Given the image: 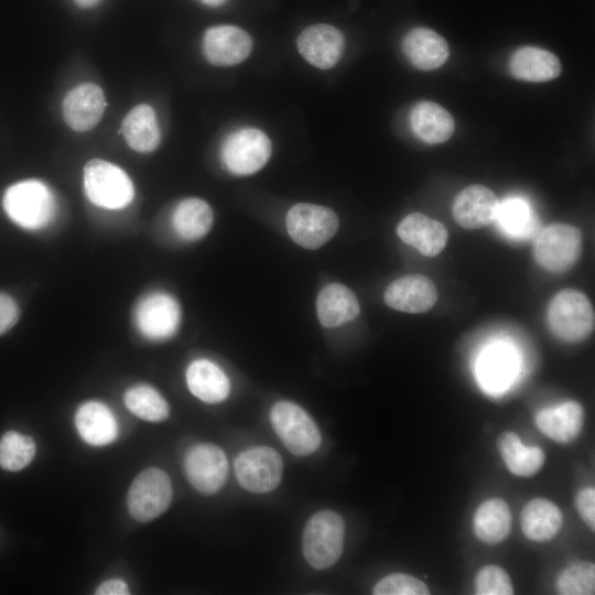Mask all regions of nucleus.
<instances>
[{
    "mask_svg": "<svg viewBox=\"0 0 595 595\" xmlns=\"http://www.w3.org/2000/svg\"><path fill=\"white\" fill-rule=\"evenodd\" d=\"M83 181L88 199L96 206L121 209L133 199L134 188L128 174L105 160L88 161L84 167Z\"/></svg>",
    "mask_w": 595,
    "mask_h": 595,
    "instance_id": "obj_4",
    "label": "nucleus"
},
{
    "mask_svg": "<svg viewBox=\"0 0 595 595\" xmlns=\"http://www.w3.org/2000/svg\"><path fill=\"white\" fill-rule=\"evenodd\" d=\"M499 207V199L487 186L473 184L463 188L454 199L452 213L465 229H479L490 225Z\"/></svg>",
    "mask_w": 595,
    "mask_h": 595,
    "instance_id": "obj_16",
    "label": "nucleus"
},
{
    "mask_svg": "<svg viewBox=\"0 0 595 595\" xmlns=\"http://www.w3.org/2000/svg\"><path fill=\"white\" fill-rule=\"evenodd\" d=\"M186 382L190 391L207 403L224 401L230 390L226 374L213 361L194 360L186 370Z\"/></svg>",
    "mask_w": 595,
    "mask_h": 595,
    "instance_id": "obj_28",
    "label": "nucleus"
},
{
    "mask_svg": "<svg viewBox=\"0 0 595 595\" xmlns=\"http://www.w3.org/2000/svg\"><path fill=\"white\" fill-rule=\"evenodd\" d=\"M511 512L501 498L484 500L475 510L473 530L478 540L487 544H498L511 531Z\"/></svg>",
    "mask_w": 595,
    "mask_h": 595,
    "instance_id": "obj_29",
    "label": "nucleus"
},
{
    "mask_svg": "<svg viewBox=\"0 0 595 595\" xmlns=\"http://www.w3.org/2000/svg\"><path fill=\"white\" fill-rule=\"evenodd\" d=\"M20 316V309L15 300L7 293L0 292V335L14 326Z\"/></svg>",
    "mask_w": 595,
    "mask_h": 595,
    "instance_id": "obj_39",
    "label": "nucleus"
},
{
    "mask_svg": "<svg viewBox=\"0 0 595 595\" xmlns=\"http://www.w3.org/2000/svg\"><path fill=\"white\" fill-rule=\"evenodd\" d=\"M201 1L209 7H218L223 4L226 0H201Z\"/></svg>",
    "mask_w": 595,
    "mask_h": 595,
    "instance_id": "obj_42",
    "label": "nucleus"
},
{
    "mask_svg": "<svg viewBox=\"0 0 595 595\" xmlns=\"http://www.w3.org/2000/svg\"><path fill=\"white\" fill-rule=\"evenodd\" d=\"M497 448L508 470L516 476L531 477L545 462V455L540 447L524 445L512 431L499 435Z\"/></svg>",
    "mask_w": 595,
    "mask_h": 595,
    "instance_id": "obj_30",
    "label": "nucleus"
},
{
    "mask_svg": "<svg viewBox=\"0 0 595 595\" xmlns=\"http://www.w3.org/2000/svg\"><path fill=\"white\" fill-rule=\"evenodd\" d=\"M35 451L32 437L9 431L0 439V466L10 472L21 470L32 462Z\"/></svg>",
    "mask_w": 595,
    "mask_h": 595,
    "instance_id": "obj_33",
    "label": "nucleus"
},
{
    "mask_svg": "<svg viewBox=\"0 0 595 595\" xmlns=\"http://www.w3.org/2000/svg\"><path fill=\"white\" fill-rule=\"evenodd\" d=\"M252 48L251 36L235 25L208 29L203 39V53L216 66H231L245 61Z\"/></svg>",
    "mask_w": 595,
    "mask_h": 595,
    "instance_id": "obj_15",
    "label": "nucleus"
},
{
    "mask_svg": "<svg viewBox=\"0 0 595 595\" xmlns=\"http://www.w3.org/2000/svg\"><path fill=\"white\" fill-rule=\"evenodd\" d=\"M75 425L82 439L94 446L113 442L118 424L107 405L97 401L83 403L76 411Z\"/></svg>",
    "mask_w": 595,
    "mask_h": 595,
    "instance_id": "obj_25",
    "label": "nucleus"
},
{
    "mask_svg": "<svg viewBox=\"0 0 595 595\" xmlns=\"http://www.w3.org/2000/svg\"><path fill=\"white\" fill-rule=\"evenodd\" d=\"M508 67L512 77L531 83L552 80L562 71L556 55L536 46L517 48L509 58Z\"/></svg>",
    "mask_w": 595,
    "mask_h": 595,
    "instance_id": "obj_21",
    "label": "nucleus"
},
{
    "mask_svg": "<svg viewBox=\"0 0 595 595\" xmlns=\"http://www.w3.org/2000/svg\"><path fill=\"white\" fill-rule=\"evenodd\" d=\"M96 595H127L129 587L122 580L112 578L101 583L95 592Z\"/></svg>",
    "mask_w": 595,
    "mask_h": 595,
    "instance_id": "obj_40",
    "label": "nucleus"
},
{
    "mask_svg": "<svg viewBox=\"0 0 595 595\" xmlns=\"http://www.w3.org/2000/svg\"><path fill=\"white\" fill-rule=\"evenodd\" d=\"M495 220L506 234L513 237L529 235L534 226L528 203L520 198H508L499 203Z\"/></svg>",
    "mask_w": 595,
    "mask_h": 595,
    "instance_id": "obj_34",
    "label": "nucleus"
},
{
    "mask_svg": "<svg viewBox=\"0 0 595 595\" xmlns=\"http://www.w3.org/2000/svg\"><path fill=\"white\" fill-rule=\"evenodd\" d=\"M213 219L212 207L205 201L190 197L181 201L174 208L172 226L180 238L195 241L210 230Z\"/></svg>",
    "mask_w": 595,
    "mask_h": 595,
    "instance_id": "obj_31",
    "label": "nucleus"
},
{
    "mask_svg": "<svg viewBox=\"0 0 595 595\" xmlns=\"http://www.w3.org/2000/svg\"><path fill=\"white\" fill-rule=\"evenodd\" d=\"M282 470L283 462L280 454L269 446L249 448L235 459L239 484L256 494L273 490L281 482Z\"/></svg>",
    "mask_w": 595,
    "mask_h": 595,
    "instance_id": "obj_10",
    "label": "nucleus"
},
{
    "mask_svg": "<svg viewBox=\"0 0 595 595\" xmlns=\"http://www.w3.org/2000/svg\"><path fill=\"white\" fill-rule=\"evenodd\" d=\"M520 523L527 539L545 542L553 539L561 530L563 515L553 501L538 497L523 506Z\"/></svg>",
    "mask_w": 595,
    "mask_h": 595,
    "instance_id": "obj_23",
    "label": "nucleus"
},
{
    "mask_svg": "<svg viewBox=\"0 0 595 595\" xmlns=\"http://www.w3.org/2000/svg\"><path fill=\"white\" fill-rule=\"evenodd\" d=\"M375 595H429L430 589L420 578L404 573L385 576L374 586Z\"/></svg>",
    "mask_w": 595,
    "mask_h": 595,
    "instance_id": "obj_36",
    "label": "nucleus"
},
{
    "mask_svg": "<svg viewBox=\"0 0 595 595\" xmlns=\"http://www.w3.org/2000/svg\"><path fill=\"white\" fill-rule=\"evenodd\" d=\"M186 477L202 494H214L225 484L228 462L224 451L215 444L203 443L192 447L184 462Z\"/></svg>",
    "mask_w": 595,
    "mask_h": 595,
    "instance_id": "obj_12",
    "label": "nucleus"
},
{
    "mask_svg": "<svg viewBox=\"0 0 595 595\" xmlns=\"http://www.w3.org/2000/svg\"><path fill=\"white\" fill-rule=\"evenodd\" d=\"M477 595H510L513 587L508 573L498 565H486L475 576Z\"/></svg>",
    "mask_w": 595,
    "mask_h": 595,
    "instance_id": "obj_37",
    "label": "nucleus"
},
{
    "mask_svg": "<svg viewBox=\"0 0 595 595\" xmlns=\"http://www.w3.org/2000/svg\"><path fill=\"white\" fill-rule=\"evenodd\" d=\"M402 50L407 60L420 71H433L448 58L447 42L434 30L418 26L410 30L403 41Z\"/></svg>",
    "mask_w": 595,
    "mask_h": 595,
    "instance_id": "obj_19",
    "label": "nucleus"
},
{
    "mask_svg": "<svg viewBox=\"0 0 595 595\" xmlns=\"http://www.w3.org/2000/svg\"><path fill=\"white\" fill-rule=\"evenodd\" d=\"M517 372L515 351L505 344H495L482 353L476 365L478 381L490 392L502 391Z\"/></svg>",
    "mask_w": 595,
    "mask_h": 595,
    "instance_id": "obj_22",
    "label": "nucleus"
},
{
    "mask_svg": "<svg viewBox=\"0 0 595 595\" xmlns=\"http://www.w3.org/2000/svg\"><path fill=\"white\" fill-rule=\"evenodd\" d=\"M273 430L284 446L294 455L306 456L321 444V433L312 418L298 404L277 402L270 411Z\"/></svg>",
    "mask_w": 595,
    "mask_h": 595,
    "instance_id": "obj_6",
    "label": "nucleus"
},
{
    "mask_svg": "<svg viewBox=\"0 0 595 595\" xmlns=\"http://www.w3.org/2000/svg\"><path fill=\"white\" fill-rule=\"evenodd\" d=\"M271 151V142L263 131L257 128H241L225 139L221 161L230 173L250 175L266 165Z\"/></svg>",
    "mask_w": 595,
    "mask_h": 595,
    "instance_id": "obj_8",
    "label": "nucleus"
},
{
    "mask_svg": "<svg viewBox=\"0 0 595 595\" xmlns=\"http://www.w3.org/2000/svg\"><path fill=\"white\" fill-rule=\"evenodd\" d=\"M106 107L102 89L94 83H84L73 88L64 98V121L75 131L93 129L101 119Z\"/></svg>",
    "mask_w": 595,
    "mask_h": 595,
    "instance_id": "obj_17",
    "label": "nucleus"
},
{
    "mask_svg": "<svg viewBox=\"0 0 595 595\" xmlns=\"http://www.w3.org/2000/svg\"><path fill=\"white\" fill-rule=\"evenodd\" d=\"M386 304L404 313H424L437 301L434 282L423 274H408L393 280L385 290Z\"/></svg>",
    "mask_w": 595,
    "mask_h": 595,
    "instance_id": "obj_14",
    "label": "nucleus"
},
{
    "mask_svg": "<svg viewBox=\"0 0 595 595\" xmlns=\"http://www.w3.org/2000/svg\"><path fill=\"white\" fill-rule=\"evenodd\" d=\"M125 403L130 412L149 422H161L169 416L165 399L152 387L138 385L125 393Z\"/></svg>",
    "mask_w": 595,
    "mask_h": 595,
    "instance_id": "obj_32",
    "label": "nucleus"
},
{
    "mask_svg": "<svg viewBox=\"0 0 595 595\" xmlns=\"http://www.w3.org/2000/svg\"><path fill=\"white\" fill-rule=\"evenodd\" d=\"M584 409L581 403L570 400L537 412L536 426L549 439L559 443L574 441L582 431Z\"/></svg>",
    "mask_w": 595,
    "mask_h": 595,
    "instance_id": "obj_20",
    "label": "nucleus"
},
{
    "mask_svg": "<svg viewBox=\"0 0 595 595\" xmlns=\"http://www.w3.org/2000/svg\"><path fill=\"white\" fill-rule=\"evenodd\" d=\"M345 523L335 511L322 510L307 521L303 532V554L316 570H326L337 562L344 544Z\"/></svg>",
    "mask_w": 595,
    "mask_h": 595,
    "instance_id": "obj_3",
    "label": "nucleus"
},
{
    "mask_svg": "<svg viewBox=\"0 0 595 595\" xmlns=\"http://www.w3.org/2000/svg\"><path fill=\"white\" fill-rule=\"evenodd\" d=\"M316 312L324 327H337L354 321L360 312L355 293L340 283H331L320 292Z\"/></svg>",
    "mask_w": 595,
    "mask_h": 595,
    "instance_id": "obj_24",
    "label": "nucleus"
},
{
    "mask_svg": "<svg viewBox=\"0 0 595 595\" xmlns=\"http://www.w3.org/2000/svg\"><path fill=\"white\" fill-rule=\"evenodd\" d=\"M547 321L558 338L566 343H577L594 331V309L583 292L564 289L550 301Z\"/></svg>",
    "mask_w": 595,
    "mask_h": 595,
    "instance_id": "obj_2",
    "label": "nucleus"
},
{
    "mask_svg": "<svg viewBox=\"0 0 595 595\" xmlns=\"http://www.w3.org/2000/svg\"><path fill=\"white\" fill-rule=\"evenodd\" d=\"M134 322L144 337L164 340L176 333L181 322V309L170 294L152 292L138 302Z\"/></svg>",
    "mask_w": 595,
    "mask_h": 595,
    "instance_id": "obj_11",
    "label": "nucleus"
},
{
    "mask_svg": "<svg viewBox=\"0 0 595 595\" xmlns=\"http://www.w3.org/2000/svg\"><path fill=\"white\" fill-rule=\"evenodd\" d=\"M296 44L300 54L311 65L328 69L339 62L345 48V36L331 24L317 23L304 29Z\"/></svg>",
    "mask_w": 595,
    "mask_h": 595,
    "instance_id": "obj_13",
    "label": "nucleus"
},
{
    "mask_svg": "<svg viewBox=\"0 0 595 595\" xmlns=\"http://www.w3.org/2000/svg\"><path fill=\"white\" fill-rule=\"evenodd\" d=\"M76 4L80 8H93L99 3L100 0H74Z\"/></svg>",
    "mask_w": 595,
    "mask_h": 595,
    "instance_id": "obj_41",
    "label": "nucleus"
},
{
    "mask_svg": "<svg viewBox=\"0 0 595 595\" xmlns=\"http://www.w3.org/2000/svg\"><path fill=\"white\" fill-rule=\"evenodd\" d=\"M286 230L292 240L305 249H317L334 237L339 220L328 207L299 203L286 214Z\"/></svg>",
    "mask_w": 595,
    "mask_h": 595,
    "instance_id": "obj_7",
    "label": "nucleus"
},
{
    "mask_svg": "<svg viewBox=\"0 0 595 595\" xmlns=\"http://www.w3.org/2000/svg\"><path fill=\"white\" fill-rule=\"evenodd\" d=\"M582 253V232L570 224L553 223L537 235L533 255L537 263L551 273L570 270Z\"/></svg>",
    "mask_w": 595,
    "mask_h": 595,
    "instance_id": "obj_5",
    "label": "nucleus"
},
{
    "mask_svg": "<svg viewBox=\"0 0 595 595\" xmlns=\"http://www.w3.org/2000/svg\"><path fill=\"white\" fill-rule=\"evenodd\" d=\"M576 509L581 519L585 524L594 530L595 529V489L594 487H586L582 489L576 496Z\"/></svg>",
    "mask_w": 595,
    "mask_h": 595,
    "instance_id": "obj_38",
    "label": "nucleus"
},
{
    "mask_svg": "<svg viewBox=\"0 0 595 595\" xmlns=\"http://www.w3.org/2000/svg\"><path fill=\"white\" fill-rule=\"evenodd\" d=\"M397 234L407 245L415 248L425 257H435L447 244L446 227L421 213L407 215L398 225Z\"/></svg>",
    "mask_w": 595,
    "mask_h": 595,
    "instance_id": "obj_18",
    "label": "nucleus"
},
{
    "mask_svg": "<svg viewBox=\"0 0 595 595\" xmlns=\"http://www.w3.org/2000/svg\"><path fill=\"white\" fill-rule=\"evenodd\" d=\"M3 208L18 226L39 230L55 217L56 201L46 184L39 180H25L11 185L3 195Z\"/></svg>",
    "mask_w": 595,
    "mask_h": 595,
    "instance_id": "obj_1",
    "label": "nucleus"
},
{
    "mask_svg": "<svg viewBox=\"0 0 595 595\" xmlns=\"http://www.w3.org/2000/svg\"><path fill=\"white\" fill-rule=\"evenodd\" d=\"M172 496L169 476L160 468H147L130 486L127 498L129 512L140 522L151 521L169 508Z\"/></svg>",
    "mask_w": 595,
    "mask_h": 595,
    "instance_id": "obj_9",
    "label": "nucleus"
},
{
    "mask_svg": "<svg viewBox=\"0 0 595 595\" xmlns=\"http://www.w3.org/2000/svg\"><path fill=\"white\" fill-rule=\"evenodd\" d=\"M127 144L134 151L147 153L155 150L161 141V131L154 109L140 104L133 107L121 123Z\"/></svg>",
    "mask_w": 595,
    "mask_h": 595,
    "instance_id": "obj_27",
    "label": "nucleus"
},
{
    "mask_svg": "<svg viewBox=\"0 0 595 595\" xmlns=\"http://www.w3.org/2000/svg\"><path fill=\"white\" fill-rule=\"evenodd\" d=\"M410 123L413 132L429 144L447 141L455 130L453 116L441 105L426 100L412 108Z\"/></svg>",
    "mask_w": 595,
    "mask_h": 595,
    "instance_id": "obj_26",
    "label": "nucleus"
},
{
    "mask_svg": "<svg viewBox=\"0 0 595 595\" xmlns=\"http://www.w3.org/2000/svg\"><path fill=\"white\" fill-rule=\"evenodd\" d=\"M556 592L561 595H591L595 592V565L583 561L566 566L556 577Z\"/></svg>",
    "mask_w": 595,
    "mask_h": 595,
    "instance_id": "obj_35",
    "label": "nucleus"
}]
</instances>
